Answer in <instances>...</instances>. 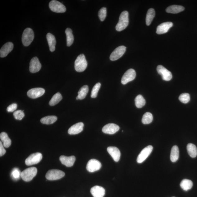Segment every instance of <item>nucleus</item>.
I'll use <instances>...</instances> for the list:
<instances>
[{
	"mask_svg": "<svg viewBox=\"0 0 197 197\" xmlns=\"http://www.w3.org/2000/svg\"><path fill=\"white\" fill-rule=\"evenodd\" d=\"M129 23V13L126 11H123L119 16V21L116 27L118 31L124 30L128 25Z\"/></svg>",
	"mask_w": 197,
	"mask_h": 197,
	"instance_id": "obj_1",
	"label": "nucleus"
},
{
	"mask_svg": "<svg viewBox=\"0 0 197 197\" xmlns=\"http://www.w3.org/2000/svg\"><path fill=\"white\" fill-rule=\"evenodd\" d=\"M87 62L84 54H81L77 57L75 62V68L77 72H83L86 69Z\"/></svg>",
	"mask_w": 197,
	"mask_h": 197,
	"instance_id": "obj_2",
	"label": "nucleus"
},
{
	"mask_svg": "<svg viewBox=\"0 0 197 197\" xmlns=\"http://www.w3.org/2000/svg\"><path fill=\"white\" fill-rule=\"evenodd\" d=\"M34 39V33L32 29L27 28L23 33L22 41L25 46L28 47L30 44Z\"/></svg>",
	"mask_w": 197,
	"mask_h": 197,
	"instance_id": "obj_3",
	"label": "nucleus"
},
{
	"mask_svg": "<svg viewBox=\"0 0 197 197\" xmlns=\"http://www.w3.org/2000/svg\"><path fill=\"white\" fill-rule=\"evenodd\" d=\"M37 169L35 167H32L26 169L22 171L21 174V177L24 181L29 182L31 181L36 175Z\"/></svg>",
	"mask_w": 197,
	"mask_h": 197,
	"instance_id": "obj_4",
	"label": "nucleus"
},
{
	"mask_svg": "<svg viewBox=\"0 0 197 197\" xmlns=\"http://www.w3.org/2000/svg\"><path fill=\"white\" fill-rule=\"evenodd\" d=\"M65 175L64 172L58 169H52L47 172L46 177L48 180L52 181L62 179Z\"/></svg>",
	"mask_w": 197,
	"mask_h": 197,
	"instance_id": "obj_5",
	"label": "nucleus"
},
{
	"mask_svg": "<svg viewBox=\"0 0 197 197\" xmlns=\"http://www.w3.org/2000/svg\"><path fill=\"white\" fill-rule=\"evenodd\" d=\"M49 7L52 11L57 13H63L66 11V8L65 6L56 0L50 2Z\"/></svg>",
	"mask_w": 197,
	"mask_h": 197,
	"instance_id": "obj_6",
	"label": "nucleus"
},
{
	"mask_svg": "<svg viewBox=\"0 0 197 197\" xmlns=\"http://www.w3.org/2000/svg\"><path fill=\"white\" fill-rule=\"evenodd\" d=\"M43 158L42 154L40 153H34L31 154L26 159L25 163L28 166H30L40 162Z\"/></svg>",
	"mask_w": 197,
	"mask_h": 197,
	"instance_id": "obj_7",
	"label": "nucleus"
},
{
	"mask_svg": "<svg viewBox=\"0 0 197 197\" xmlns=\"http://www.w3.org/2000/svg\"><path fill=\"white\" fill-rule=\"evenodd\" d=\"M153 150V146L149 145L142 150L137 157V162L138 163H142L145 161L149 156Z\"/></svg>",
	"mask_w": 197,
	"mask_h": 197,
	"instance_id": "obj_8",
	"label": "nucleus"
},
{
	"mask_svg": "<svg viewBox=\"0 0 197 197\" xmlns=\"http://www.w3.org/2000/svg\"><path fill=\"white\" fill-rule=\"evenodd\" d=\"M126 48L124 46H121L117 47L113 51L110 56V59L112 61H114L120 58L124 54Z\"/></svg>",
	"mask_w": 197,
	"mask_h": 197,
	"instance_id": "obj_9",
	"label": "nucleus"
},
{
	"mask_svg": "<svg viewBox=\"0 0 197 197\" xmlns=\"http://www.w3.org/2000/svg\"><path fill=\"white\" fill-rule=\"evenodd\" d=\"M136 72L133 69H130L123 75L121 79V83L123 85L127 84L135 78Z\"/></svg>",
	"mask_w": 197,
	"mask_h": 197,
	"instance_id": "obj_10",
	"label": "nucleus"
},
{
	"mask_svg": "<svg viewBox=\"0 0 197 197\" xmlns=\"http://www.w3.org/2000/svg\"><path fill=\"white\" fill-rule=\"evenodd\" d=\"M157 70L158 74L162 76L163 80L169 81L171 80L172 78V75L170 71L161 65H159L157 67Z\"/></svg>",
	"mask_w": 197,
	"mask_h": 197,
	"instance_id": "obj_11",
	"label": "nucleus"
},
{
	"mask_svg": "<svg viewBox=\"0 0 197 197\" xmlns=\"http://www.w3.org/2000/svg\"><path fill=\"white\" fill-rule=\"evenodd\" d=\"M101 167V163L99 161L93 159L89 160L88 162L86 169L90 172H94L99 170Z\"/></svg>",
	"mask_w": 197,
	"mask_h": 197,
	"instance_id": "obj_12",
	"label": "nucleus"
},
{
	"mask_svg": "<svg viewBox=\"0 0 197 197\" xmlns=\"http://www.w3.org/2000/svg\"><path fill=\"white\" fill-rule=\"evenodd\" d=\"M45 93V90L43 88H35L29 90L27 95L29 98H36L43 96Z\"/></svg>",
	"mask_w": 197,
	"mask_h": 197,
	"instance_id": "obj_13",
	"label": "nucleus"
},
{
	"mask_svg": "<svg viewBox=\"0 0 197 197\" xmlns=\"http://www.w3.org/2000/svg\"><path fill=\"white\" fill-rule=\"evenodd\" d=\"M120 127L114 123H109L104 126L102 129V131L104 133L108 135H113L119 131Z\"/></svg>",
	"mask_w": 197,
	"mask_h": 197,
	"instance_id": "obj_14",
	"label": "nucleus"
},
{
	"mask_svg": "<svg viewBox=\"0 0 197 197\" xmlns=\"http://www.w3.org/2000/svg\"><path fill=\"white\" fill-rule=\"evenodd\" d=\"M41 65L39 58L34 57L31 59L30 63L29 70L31 73H35L38 72L41 70Z\"/></svg>",
	"mask_w": 197,
	"mask_h": 197,
	"instance_id": "obj_15",
	"label": "nucleus"
},
{
	"mask_svg": "<svg viewBox=\"0 0 197 197\" xmlns=\"http://www.w3.org/2000/svg\"><path fill=\"white\" fill-rule=\"evenodd\" d=\"M173 26V23L171 22L163 23L157 27L156 33L158 34H164L167 33Z\"/></svg>",
	"mask_w": 197,
	"mask_h": 197,
	"instance_id": "obj_16",
	"label": "nucleus"
},
{
	"mask_svg": "<svg viewBox=\"0 0 197 197\" xmlns=\"http://www.w3.org/2000/svg\"><path fill=\"white\" fill-rule=\"evenodd\" d=\"M107 150L115 161L117 162L119 161L121 157V152L118 148L116 147L110 146L108 148Z\"/></svg>",
	"mask_w": 197,
	"mask_h": 197,
	"instance_id": "obj_17",
	"label": "nucleus"
},
{
	"mask_svg": "<svg viewBox=\"0 0 197 197\" xmlns=\"http://www.w3.org/2000/svg\"><path fill=\"white\" fill-rule=\"evenodd\" d=\"M13 44L11 42H8L4 45L0 50L1 57H5L13 49Z\"/></svg>",
	"mask_w": 197,
	"mask_h": 197,
	"instance_id": "obj_18",
	"label": "nucleus"
},
{
	"mask_svg": "<svg viewBox=\"0 0 197 197\" xmlns=\"http://www.w3.org/2000/svg\"><path fill=\"white\" fill-rule=\"evenodd\" d=\"M84 125L82 122H79L72 126L68 131V133L70 135H76L82 131Z\"/></svg>",
	"mask_w": 197,
	"mask_h": 197,
	"instance_id": "obj_19",
	"label": "nucleus"
},
{
	"mask_svg": "<svg viewBox=\"0 0 197 197\" xmlns=\"http://www.w3.org/2000/svg\"><path fill=\"white\" fill-rule=\"evenodd\" d=\"M60 160L63 165L67 167H71L73 166L76 160V158L74 156L67 157L62 156L60 157Z\"/></svg>",
	"mask_w": 197,
	"mask_h": 197,
	"instance_id": "obj_20",
	"label": "nucleus"
},
{
	"mask_svg": "<svg viewBox=\"0 0 197 197\" xmlns=\"http://www.w3.org/2000/svg\"><path fill=\"white\" fill-rule=\"evenodd\" d=\"M90 192L94 197H103L105 193L104 189L102 186H98L92 187Z\"/></svg>",
	"mask_w": 197,
	"mask_h": 197,
	"instance_id": "obj_21",
	"label": "nucleus"
},
{
	"mask_svg": "<svg viewBox=\"0 0 197 197\" xmlns=\"http://www.w3.org/2000/svg\"><path fill=\"white\" fill-rule=\"evenodd\" d=\"M47 39L49 44L50 51L53 52L55 50L56 40L55 37L50 33H48L47 35Z\"/></svg>",
	"mask_w": 197,
	"mask_h": 197,
	"instance_id": "obj_22",
	"label": "nucleus"
},
{
	"mask_svg": "<svg viewBox=\"0 0 197 197\" xmlns=\"http://www.w3.org/2000/svg\"><path fill=\"white\" fill-rule=\"evenodd\" d=\"M184 9L185 8L183 6L174 5L169 6L166 11L167 13L177 14L183 11Z\"/></svg>",
	"mask_w": 197,
	"mask_h": 197,
	"instance_id": "obj_23",
	"label": "nucleus"
},
{
	"mask_svg": "<svg viewBox=\"0 0 197 197\" xmlns=\"http://www.w3.org/2000/svg\"><path fill=\"white\" fill-rule=\"evenodd\" d=\"M179 148L176 145L174 146L172 148L170 155V158L172 162H176L179 158Z\"/></svg>",
	"mask_w": 197,
	"mask_h": 197,
	"instance_id": "obj_24",
	"label": "nucleus"
},
{
	"mask_svg": "<svg viewBox=\"0 0 197 197\" xmlns=\"http://www.w3.org/2000/svg\"><path fill=\"white\" fill-rule=\"evenodd\" d=\"M0 138L4 147L8 148L11 146V140L8 137L7 134L5 132H2L0 135Z\"/></svg>",
	"mask_w": 197,
	"mask_h": 197,
	"instance_id": "obj_25",
	"label": "nucleus"
},
{
	"mask_svg": "<svg viewBox=\"0 0 197 197\" xmlns=\"http://www.w3.org/2000/svg\"><path fill=\"white\" fill-rule=\"evenodd\" d=\"M89 91V88L88 86L85 85L82 87L78 92V95L76 97L77 100H82L86 96L88 92Z\"/></svg>",
	"mask_w": 197,
	"mask_h": 197,
	"instance_id": "obj_26",
	"label": "nucleus"
},
{
	"mask_svg": "<svg viewBox=\"0 0 197 197\" xmlns=\"http://www.w3.org/2000/svg\"><path fill=\"white\" fill-rule=\"evenodd\" d=\"M193 182L191 180L188 179H184L181 181L180 184V186L181 188L185 191L191 189L192 187Z\"/></svg>",
	"mask_w": 197,
	"mask_h": 197,
	"instance_id": "obj_27",
	"label": "nucleus"
},
{
	"mask_svg": "<svg viewBox=\"0 0 197 197\" xmlns=\"http://www.w3.org/2000/svg\"><path fill=\"white\" fill-rule=\"evenodd\" d=\"M187 150L189 155L192 158H196L197 156V148L195 144H189L187 146Z\"/></svg>",
	"mask_w": 197,
	"mask_h": 197,
	"instance_id": "obj_28",
	"label": "nucleus"
},
{
	"mask_svg": "<svg viewBox=\"0 0 197 197\" xmlns=\"http://www.w3.org/2000/svg\"><path fill=\"white\" fill-rule=\"evenodd\" d=\"M57 119V117L56 116H48L41 118L40 121L44 124L51 125L55 122Z\"/></svg>",
	"mask_w": 197,
	"mask_h": 197,
	"instance_id": "obj_29",
	"label": "nucleus"
},
{
	"mask_svg": "<svg viewBox=\"0 0 197 197\" xmlns=\"http://www.w3.org/2000/svg\"><path fill=\"white\" fill-rule=\"evenodd\" d=\"M155 16V11L153 9L151 8L148 10L146 14V22L147 26H149Z\"/></svg>",
	"mask_w": 197,
	"mask_h": 197,
	"instance_id": "obj_30",
	"label": "nucleus"
},
{
	"mask_svg": "<svg viewBox=\"0 0 197 197\" xmlns=\"http://www.w3.org/2000/svg\"><path fill=\"white\" fill-rule=\"evenodd\" d=\"M65 32L66 36L67 46L70 47L74 41V36L72 34V31L71 29L68 28L66 29Z\"/></svg>",
	"mask_w": 197,
	"mask_h": 197,
	"instance_id": "obj_31",
	"label": "nucleus"
},
{
	"mask_svg": "<svg viewBox=\"0 0 197 197\" xmlns=\"http://www.w3.org/2000/svg\"><path fill=\"white\" fill-rule=\"evenodd\" d=\"M62 96L59 93H57L54 95L50 100L49 104L51 106H55L62 99Z\"/></svg>",
	"mask_w": 197,
	"mask_h": 197,
	"instance_id": "obj_32",
	"label": "nucleus"
},
{
	"mask_svg": "<svg viewBox=\"0 0 197 197\" xmlns=\"http://www.w3.org/2000/svg\"><path fill=\"white\" fill-rule=\"evenodd\" d=\"M135 104L136 107L141 108L146 104V101L143 96L141 95H138L135 98Z\"/></svg>",
	"mask_w": 197,
	"mask_h": 197,
	"instance_id": "obj_33",
	"label": "nucleus"
},
{
	"mask_svg": "<svg viewBox=\"0 0 197 197\" xmlns=\"http://www.w3.org/2000/svg\"><path fill=\"white\" fill-rule=\"evenodd\" d=\"M153 120V115L151 113L147 112L144 115L142 119V123L144 124L147 125L150 124Z\"/></svg>",
	"mask_w": 197,
	"mask_h": 197,
	"instance_id": "obj_34",
	"label": "nucleus"
},
{
	"mask_svg": "<svg viewBox=\"0 0 197 197\" xmlns=\"http://www.w3.org/2000/svg\"><path fill=\"white\" fill-rule=\"evenodd\" d=\"M100 87H101V84L100 83H96L94 86L91 93V96L92 98H95L97 97L98 92L99 91Z\"/></svg>",
	"mask_w": 197,
	"mask_h": 197,
	"instance_id": "obj_35",
	"label": "nucleus"
},
{
	"mask_svg": "<svg viewBox=\"0 0 197 197\" xmlns=\"http://www.w3.org/2000/svg\"><path fill=\"white\" fill-rule=\"evenodd\" d=\"M179 100L184 104L187 103L190 100V94L186 93L182 94L179 96Z\"/></svg>",
	"mask_w": 197,
	"mask_h": 197,
	"instance_id": "obj_36",
	"label": "nucleus"
},
{
	"mask_svg": "<svg viewBox=\"0 0 197 197\" xmlns=\"http://www.w3.org/2000/svg\"><path fill=\"white\" fill-rule=\"evenodd\" d=\"M107 16V9L106 7H103L100 9L98 12V17L101 21H103L105 19Z\"/></svg>",
	"mask_w": 197,
	"mask_h": 197,
	"instance_id": "obj_37",
	"label": "nucleus"
},
{
	"mask_svg": "<svg viewBox=\"0 0 197 197\" xmlns=\"http://www.w3.org/2000/svg\"><path fill=\"white\" fill-rule=\"evenodd\" d=\"M13 116L16 120H21L25 117L24 111L18 110L15 111L14 113Z\"/></svg>",
	"mask_w": 197,
	"mask_h": 197,
	"instance_id": "obj_38",
	"label": "nucleus"
},
{
	"mask_svg": "<svg viewBox=\"0 0 197 197\" xmlns=\"http://www.w3.org/2000/svg\"><path fill=\"white\" fill-rule=\"evenodd\" d=\"M21 174L20 170L17 168H15L12 171L11 175V177L14 180H17L20 179L21 177Z\"/></svg>",
	"mask_w": 197,
	"mask_h": 197,
	"instance_id": "obj_39",
	"label": "nucleus"
},
{
	"mask_svg": "<svg viewBox=\"0 0 197 197\" xmlns=\"http://www.w3.org/2000/svg\"><path fill=\"white\" fill-rule=\"evenodd\" d=\"M17 108V105L16 103L12 104L8 107L7 110L8 112H12L15 111Z\"/></svg>",
	"mask_w": 197,
	"mask_h": 197,
	"instance_id": "obj_40",
	"label": "nucleus"
},
{
	"mask_svg": "<svg viewBox=\"0 0 197 197\" xmlns=\"http://www.w3.org/2000/svg\"><path fill=\"white\" fill-rule=\"evenodd\" d=\"M2 143L0 142V156H3L6 153V150L4 148Z\"/></svg>",
	"mask_w": 197,
	"mask_h": 197,
	"instance_id": "obj_41",
	"label": "nucleus"
},
{
	"mask_svg": "<svg viewBox=\"0 0 197 197\" xmlns=\"http://www.w3.org/2000/svg\"></svg>",
	"mask_w": 197,
	"mask_h": 197,
	"instance_id": "obj_42",
	"label": "nucleus"
}]
</instances>
